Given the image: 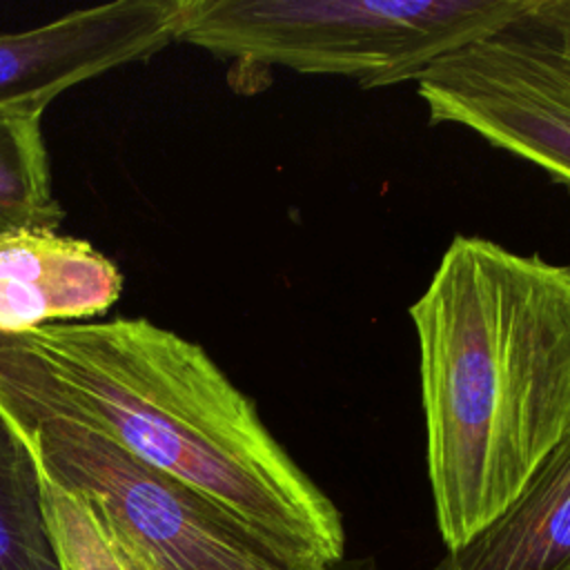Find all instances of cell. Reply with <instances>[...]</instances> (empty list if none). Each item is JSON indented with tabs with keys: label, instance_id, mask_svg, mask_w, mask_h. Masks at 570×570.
<instances>
[{
	"label": "cell",
	"instance_id": "5",
	"mask_svg": "<svg viewBox=\"0 0 570 570\" xmlns=\"http://www.w3.org/2000/svg\"><path fill=\"white\" fill-rule=\"evenodd\" d=\"M183 0H114L0 33V114L45 109L76 85L176 42Z\"/></svg>",
	"mask_w": 570,
	"mask_h": 570
},
{
	"label": "cell",
	"instance_id": "4",
	"mask_svg": "<svg viewBox=\"0 0 570 570\" xmlns=\"http://www.w3.org/2000/svg\"><path fill=\"white\" fill-rule=\"evenodd\" d=\"M430 122L465 127L570 187V69L521 20L416 80Z\"/></svg>",
	"mask_w": 570,
	"mask_h": 570
},
{
	"label": "cell",
	"instance_id": "1",
	"mask_svg": "<svg viewBox=\"0 0 570 570\" xmlns=\"http://www.w3.org/2000/svg\"><path fill=\"white\" fill-rule=\"evenodd\" d=\"M407 314L434 519L454 550L570 432V265L461 234Z\"/></svg>",
	"mask_w": 570,
	"mask_h": 570
},
{
	"label": "cell",
	"instance_id": "6",
	"mask_svg": "<svg viewBox=\"0 0 570 570\" xmlns=\"http://www.w3.org/2000/svg\"><path fill=\"white\" fill-rule=\"evenodd\" d=\"M122 292L118 265L91 243L51 229L0 236V332L105 314Z\"/></svg>",
	"mask_w": 570,
	"mask_h": 570
},
{
	"label": "cell",
	"instance_id": "11",
	"mask_svg": "<svg viewBox=\"0 0 570 570\" xmlns=\"http://www.w3.org/2000/svg\"><path fill=\"white\" fill-rule=\"evenodd\" d=\"M521 24L557 51L570 53V0H537Z\"/></svg>",
	"mask_w": 570,
	"mask_h": 570
},
{
	"label": "cell",
	"instance_id": "14",
	"mask_svg": "<svg viewBox=\"0 0 570 570\" xmlns=\"http://www.w3.org/2000/svg\"><path fill=\"white\" fill-rule=\"evenodd\" d=\"M107 537H109V534H107ZM114 546H116V543H114ZM116 550H118V548H116ZM118 552H120V550H118ZM120 557H122V561H125V566H127V570H140V568H138V566H136V563H131V561H129V559H127V557H125V554H122V552H120Z\"/></svg>",
	"mask_w": 570,
	"mask_h": 570
},
{
	"label": "cell",
	"instance_id": "13",
	"mask_svg": "<svg viewBox=\"0 0 570 570\" xmlns=\"http://www.w3.org/2000/svg\"><path fill=\"white\" fill-rule=\"evenodd\" d=\"M534 36H537V33H534ZM546 45H548V42H546ZM548 47H550V45H548ZM552 51H554V53H557V56H559V60H561V62H563V65H566V67H568V69H570V53H563V51H557V49H554V47H552Z\"/></svg>",
	"mask_w": 570,
	"mask_h": 570
},
{
	"label": "cell",
	"instance_id": "8",
	"mask_svg": "<svg viewBox=\"0 0 570 570\" xmlns=\"http://www.w3.org/2000/svg\"><path fill=\"white\" fill-rule=\"evenodd\" d=\"M0 570H60L45 510L40 465L29 441L2 405Z\"/></svg>",
	"mask_w": 570,
	"mask_h": 570
},
{
	"label": "cell",
	"instance_id": "10",
	"mask_svg": "<svg viewBox=\"0 0 570 570\" xmlns=\"http://www.w3.org/2000/svg\"><path fill=\"white\" fill-rule=\"evenodd\" d=\"M42 494L60 570H127L114 541L76 494L45 474Z\"/></svg>",
	"mask_w": 570,
	"mask_h": 570
},
{
	"label": "cell",
	"instance_id": "3",
	"mask_svg": "<svg viewBox=\"0 0 570 570\" xmlns=\"http://www.w3.org/2000/svg\"><path fill=\"white\" fill-rule=\"evenodd\" d=\"M537 0H183L178 42L245 65L419 80L436 60L523 20Z\"/></svg>",
	"mask_w": 570,
	"mask_h": 570
},
{
	"label": "cell",
	"instance_id": "12",
	"mask_svg": "<svg viewBox=\"0 0 570 570\" xmlns=\"http://www.w3.org/2000/svg\"><path fill=\"white\" fill-rule=\"evenodd\" d=\"M327 570H379L376 568V563L374 561H370V559H341V561H336L334 566H330Z\"/></svg>",
	"mask_w": 570,
	"mask_h": 570
},
{
	"label": "cell",
	"instance_id": "7",
	"mask_svg": "<svg viewBox=\"0 0 570 570\" xmlns=\"http://www.w3.org/2000/svg\"><path fill=\"white\" fill-rule=\"evenodd\" d=\"M430 570H570V432L494 521Z\"/></svg>",
	"mask_w": 570,
	"mask_h": 570
},
{
	"label": "cell",
	"instance_id": "2",
	"mask_svg": "<svg viewBox=\"0 0 570 570\" xmlns=\"http://www.w3.org/2000/svg\"><path fill=\"white\" fill-rule=\"evenodd\" d=\"M16 336L38 356L58 403L131 456L327 568L345 557L332 499L203 345L142 316L51 323Z\"/></svg>",
	"mask_w": 570,
	"mask_h": 570
},
{
	"label": "cell",
	"instance_id": "9",
	"mask_svg": "<svg viewBox=\"0 0 570 570\" xmlns=\"http://www.w3.org/2000/svg\"><path fill=\"white\" fill-rule=\"evenodd\" d=\"M65 209L53 194L42 114H0V236L20 229L56 232Z\"/></svg>",
	"mask_w": 570,
	"mask_h": 570
}]
</instances>
